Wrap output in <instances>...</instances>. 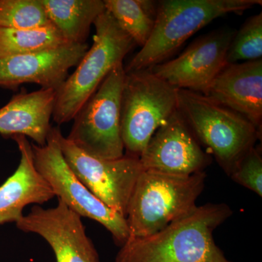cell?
Masks as SVG:
<instances>
[{
	"label": "cell",
	"mask_w": 262,
	"mask_h": 262,
	"mask_svg": "<svg viewBox=\"0 0 262 262\" xmlns=\"http://www.w3.org/2000/svg\"><path fill=\"white\" fill-rule=\"evenodd\" d=\"M18 146L20 163L15 173L0 187V225L18 222L29 204L42 205L55 194L35 168L32 144L22 135L11 136Z\"/></svg>",
	"instance_id": "15"
},
{
	"label": "cell",
	"mask_w": 262,
	"mask_h": 262,
	"mask_svg": "<svg viewBox=\"0 0 262 262\" xmlns=\"http://www.w3.org/2000/svg\"><path fill=\"white\" fill-rule=\"evenodd\" d=\"M125 72L117 65L74 117L67 139L84 152L106 160L125 153L121 134V103Z\"/></svg>",
	"instance_id": "7"
},
{
	"label": "cell",
	"mask_w": 262,
	"mask_h": 262,
	"mask_svg": "<svg viewBox=\"0 0 262 262\" xmlns=\"http://www.w3.org/2000/svg\"><path fill=\"white\" fill-rule=\"evenodd\" d=\"M261 0H163L158 2L152 33L125 72L149 69L170 58L189 37L215 19L242 14Z\"/></svg>",
	"instance_id": "2"
},
{
	"label": "cell",
	"mask_w": 262,
	"mask_h": 262,
	"mask_svg": "<svg viewBox=\"0 0 262 262\" xmlns=\"http://www.w3.org/2000/svg\"><path fill=\"white\" fill-rule=\"evenodd\" d=\"M206 179L205 171L179 176L144 170L127 207L125 219L130 237L157 233L192 211Z\"/></svg>",
	"instance_id": "3"
},
{
	"label": "cell",
	"mask_w": 262,
	"mask_h": 262,
	"mask_svg": "<svg viewBox=\"0 0 262 262\" xmlns=\"http://www.w3.org/2000/svg\"><path fill=\"white\" fill-rule=\"evenodd\" d=\"M177 96V111L193 136L230 175L243 157L254 147L261 132L244 117L204 95L178 90Z\"/></svg>",
	"instance_id": "4"
},
{
	"label": "cell",
	"mask_w": 262,
	"mask_h": 262,
	"mask_svg": "<svg viewBox=\"0 0 262 262\" xmlns=\"http://www.w3.org/2000/svg\"><path fill=\"white\" fill-rule=\"evenodd\" d=\"M229 177L237 184L262 196V158L259 150L252 148L239 160Z\"/></svg>",
	"instance_id": "22"
},
{
	"label": "cell",
	"mask_w": 262,
	"mask_h": 262,
	"mask_svg": "<svg viewBox=\"0 0 262 262\" xmlns=\"http://www.w3.org/2000/svg\"><path fill=\"white\" fill-rule=\"evenodd\" d=\"M96 34L91 48L57 91L53 121L62 125L74 117L96 92L108 74L120 63L135 46L106 10L94 24Z\"/></svg>",
	"instance_id": "5"
},
{
	"label": "cell",
	"mask_w": 262,
	"mask_h": 262,
	"mask_svg": "<svg viewBox=\"0 0 262 262\" xmlns=\"http://www.w3.org/2000/svg\"><path fill=\"white\" fill-rule=\"evenodd\" d=\"M139 160L144 170L179 176L203 172L212 160L178 111L155 131Z\"/></svg>",
	"instance_id": "12"
},
{
	"label": "cell",
	"mask_w": 262,
	"mask_h": 262,
	"mask_svg": "<svg viewBox=\"0 0 262 262\" xmlns=\"http://www.w3.org/2000/svg\"><path fill=\"white\" fill-rule=\"evenodd\" d=\"M233 212L225 203L196 206L146 237H129L115 262H232L215 244L213 232Z\"/></svg>",
	"instance_id": "1"
},
{
	"label": "cell",
	"mask_w": 262,
	"mask_h": 262,
	"mask_svg": "<svg viewBox=\"0 0 262 262\" xmlns=\"http://www.w3.org/2000/svg\"><path fill=\"white\" fill-rule=\"evenodd\" d=\"M15 224L20 230L46 239L56 262H100L97 251L86 234L82 217L60 200L55 208L33 207Z\"/></svg>",
	"instance_id": "11"
},
{
	"label": "cell",
	"mask_w": 262,
	"mask_h": 262,
	"mask_svg": "<svg viewBox=\"0 0 262 262\" xmlns=\"http://www.w3.org/2000/svg\"><path fill=\"white\" fill-rule=\"evenodd\" d=\"M56 96V90L44 89L15 95L0 108V134L28 136L37 145H46Z\"/></svg>",
	"instance_id": "16"
},
{
	"label": "cell",
	"mask_w": 262,
	"mask_h": 262,
	"mask_svg": "<svg viewBox=\"0 0 262 262\" xmlns=\"http://www.w3.org/2000/svg\"><path fill=\"white\" fill-rule=\"evenodd\" d=\"M177 91L149 68L125 72L121 103L125 155L140 158L155 131L177 111Z\"/></svg>",
	"instance_id": "6"
},
{
	"label": "cell",
	"mask_w": 262,
	"mask_h": 262,
	"mask_svg": "<svg viewBox=\"0 0 262 262\" xmlns=\"http://www.w3.org/2000/svg\"><path fill=\"white\" fill-rule=\"evenodd\" d=\"M53 24L40 28H0V58L48 51L68 44Z\"/></svg>",
	"instance_id": "19"
},
{
	"label": "cell",
	"mask_w": 262,
	"mask_h": 262,
	"mask_svg": "<svg viewBox=\"0 0 262 262\" xmlns=\"http://www.w3.org/2000/svg\"><path fill=\"white\" fill-rule=\"evenodd\" d=\"M262 13L248 18L235 32L229 45L227 63L261 59Z\"/></svg>",
	"instance_id": "21"
},
{
	"label": "cell",
	"mask_w": 262,
	"mask_h": 262,
	"mask_svg": "<svg viewBox=\"0 0 262 262\" xmlns=\"http://www.w3.org/2000/svg\"><path fill=\"white\" fill-rule=\"evenodd\" d=\"M204 96L244 117L261 132L262 59L227 63Z\"/></svg>",
	"instance_id": "14"
},
{
	"label": "cell",
	"mask_w": 262,
	"mask_h": 262,
	"mask_svg": "<svg viewBox=\"0 0 262 262\" xmlns=\"http://www.w3.org/2000/svg\"><path fill=\"white\" fill-rule=\"evenodd\" d=\"M52 24L67 42L82 44L91 26L105 12L103 0H41Z\"/></svg>",
	"instance_id": "17"
},
{
	"label": "cell",
	"mask_w": 262,
	"mask_h": 262,
	"mask_svg": "<svg viewBox=\"0 0 262 262\" xmlns=\"http://www.w3.org/2000/svg\"><path fill=\"white\" fill-rule=\"evenodd\" d=\"M103 3L122 30L142 48L154 29L158 3L150 0H103Z\"/></svg>",
	"instance_id": "18"
},
{
	"label": "cell",
	"mask_w": 262,
	"mask_h": 262,
	"mask_svg": "<svg viewBox=\"0 0 262 262\" xmlns=\"http://www.w3.org/2000/svg\"><path fill=\"white\" fill-rule=\"evenodd\" d=\"M89 50L87 43H68L48 51L0 58V87L14 90L25 83L58 91Z\"/></svg>",
	"instance_id": "13"
},
{
	"label": "cell",
	"mask_w": 262,
	"mask_h": 262,
	"mask_svg": "<svg viewBox=\"0 0 262 262\" xmlns=\"http://www.w3.org/2000/svg\"><path fill=\"white\" fill-rule=\"evenodd\" d=\"M65 161L82 184L105 205L126 217L136 183L144 171L139 158L106 160L84 152L53 127Z\"/></svg>",
	"instance_id": "9"
},
{
	"label": "cell",
	"mask_w": 262,
	"mask_h": 262,
	"mask_svg": "<svg viewBox=\"0 0 262 262\" xmlns=\"http://www.w3.org/2000/svg\"><path fill=\"white\" fill-rule=\"evenodd\" d=\"M32 146L35 168L55 196L81 217L103 225L110 231L115 244L121 247L130 237L126 219L98 199L76 177L63 158L53 127L46 145L32 144Z\"/></svg>",
	"instance_id": "8"
},
{
	"label": "cell",
	"mask_w": 262,
	"mask_h": 262,
	"mask_svg": "<svg viewBox=\"0 0 262 262\" xmlns=\"http://www.w3.org/2000/svg\"><path fill=\"white\" fill-rule=\"evenodd\" d=\"M51 24L41 0H0V28L35 29Z\"/></svg>",
	"instance_id": "20"
},
{
	"label": "cell",
	"mask_w": 262,
	"mask_h": 262,
	"mask_svg": "<svg viewBox=\"0 0 262 262\" xmlns=\"http://www.w3.org/2000/svg\"><path fill=\"white\" fill-rule=\"evenodd\" d=\"M235 32L222 28L205 34L177 58L153 66L150 70L176 89L205 95L227 64V51Z\"/></svg>",
	"instance_id": "10"
}]
</instances>
